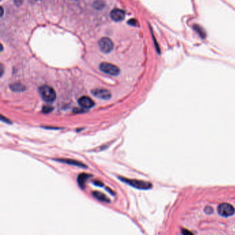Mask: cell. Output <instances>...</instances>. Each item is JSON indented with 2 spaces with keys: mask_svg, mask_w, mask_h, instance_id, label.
<instances>
[{
  "mask_svg": "<svg viewBox=\"0 0 235 235\" xmlns=\"http://www.w3.org/2000/svg\"><path fill=\"white\" fill-rule=\"evenodd\" d=\"M39 92L45 102L51 103L56 99V93L54 89L48 86H42L39 88Z\"/></svg>",
  "mask_w": 235,
  "mask_h": 235,
  "instance_id": "obj_1",
  "label": "cell"
},
{
  "mask_svg": "<svg viewBox=\"0 0 235 235\" xmlns=\"http://www.w3.org/2000/svg\"><path fill=\"white\" fill-rule=\"evenodd\" d=\"M120 179L124 182L130 185V186L135 188L139 190H148L152 188V184L146 181L137 180V179H126L123 177H120Z\"/></svg>",
  "mask_w": 235,
  "mask_h": 235,
  "instance_id": "obj_2",
  "label": "cell"
},
{
  "mask_svg": "<svg viewBox=\"0 0 235 235\" xmlns=\"http://www.w3.org/2000/svg\"><path fill=\"white\" fill-rule=\"evenodd\" d=\"M99 68L103 73L106 74L112 75V76H116L118 75L120 73V70L117 66H116L107 63V62H103L99 65Z\"/></svg>",
  "mask_w": 235,
  "mask_h": 235,
  "instance_id": "obj_3",
  "label": "cell"
},
{
  "mask_svg": "<svg viewBox=\"0 0 235 235\" xmlns=\"http://www.w3.org/2000/svg\"><path fill=\"white\" fill-rule=\"evenodd\" d=\"M218 213L222 217H228L233 215L235 212L234 207L228 203H221L217 208Z\"/></svg>",
  "mask_w": 235,
  "mask_h": 235,
  "instance_id": "obj_4",
  "label": "cell"
},
{
  "mask_svg": "<svg viewBox=\"0 0 235 235\" xmlns=\"http://www.w3.org/2000/svg\"><path fill=\"white\" fill-rule=\"evenodd\" d=\"M99 46L103 52L108 53L113 48V43L108 37H103L99 40Z\"/></svg>",
  "mask_w": 235,
  "mask_h": 235,
  "instance_id": "obj_5",
  "label": "cell"
},
{
  "mask_svg": "<svg viewBox=\"0 0 235 235\" xmlns=\"http://www.w3.org/2000/svg\"><path fill=\"white\" fill-rule=\"evenodd\" d=\"M92 94L97 98L108 100L111 97V93L109 90L103 88H97L92 90Z\"/></svg>",
  "mask_w": 235,
  "mask_h": 235,
  "instance_id": "obj_6",
  "label": "cell"
},
{
  "mask_svg": "<svg viewBox=\"0 0 235 235\" xmlns=\"http://www.w3.org/2000/svg\"><path fill=\"white\" fill-rule=\"evenodd\" d=\"M78 102H79V104L81 107L84 108H90L93 107L94 105H95V102L93 101V99L87 96L81 97L78 100Z\"/></svg>",
  "mask_w": 235,
  "mask_h": 235,
  "instance_id": "obj_7",
  "label": "cell"
},
{
  "mask_svg": "<svg viewBox=\"0 0 235 235\" xmlns=\"http://www.w3.org/2000/svg\"><path fill=\"white\" fill-rule=\"evenodd\" d=\"M125 12L121 9H114L111 12V17L115 21H121L125 18Z\"/></svg>",
  "mask_w": 235,
  "mask_h": 235,
  "instance_id": "obj_8",
  "label": "cell"
},
{
  "mask_svg": "<svg viewBox=\"0 0 235 235\" xmlns=\"http://www.w3.org/2000/svg\"><path fill=\"white\" fill-rule=\"evenodd\" d=\"M56 161L64 163V164H66L72 165H75V166L81 167V168H86V165L82 164L81 162H79L76 160H73V159H56Z\"/></svg>",
  "mask_w": 235,
  "mask_h": 235,
  "instance_id": "obj_9",
  "label": "cell"
},
{
  "mask_svg": "<svg viewBox=\"0 0 235 235\" xmlns=\"http://www.w3.org/2000/svg\"><path fill=\"white\" fill-rule=\"evenodd\" d=\"M91 177H92V175L88 174L86 173H81L79 176H78L77 182L81 189L85 188V184H86V181Z\"/></svg>",
  "mask_w": 235,
  "mask_h": 235,
  "instance_id": "obj_10",
  "label": "cell"
},
{
  "mask_svg": "<svg viewBox=\"0 0 235 235\" xmlns=\"http://www.w3.org/2000/svg\"><path fill=\"white\" fill-rule=\"evenodd\" d=\"M92 194H93V195L94 197H95V198L99 200V201H101L102 202H106V203L111 202V200H110L108 198V197H106L104 195V194H103L102 192H97V191H95V192H93Z\"/></svg>",
  "mask_w": 235,
  "mask_h": 235,
  "instance_id": "obj_11",
  "label": "cell"
},
{
  "mask_svg": "<svg viewBox=\"0 0 235 235\" xmlns=\"http://www.w3.org/2000/svg\"><path fill=\"white\" fill-rule=\"evenodd\" d=\"M11 88L13 90V91H16V92H21V91H23L24 90H25L24 86L20 84H12V85L11 86Z\"/></svg>",
  "mask_w": 235,
  "mask_h": 235,
  "instance_id": "obj_12",
  "label": "cell"
},
{
  "mask_svg": "<svg viewBox=\"0 0 235 235\" xmlns=\"http://www.w3.org/2000/svg\"><path fill=\"white\" fill-rule=\"evenodd\" d=\"M53 107L51 106H44L42 108V112L45 114H48L53 111Z\"/></svg>",
  "mask_w": 235,
  "mask_h": 235,
  "instance_id": "obj_13",
  "label": "cell"
},
{
  "mask_svg": "<svg viewBox=\"0 0 235 235\" xmlns=\"http://www.w3.org/2000/svg\"><path fill=\"white\" fill-rule=\"evenodd\" d=\"M103 5H104V4L102 2V1H97L95 4H94V6H95V7L98 8V9H101L103 7Z\"/></svg>",
  "mask_w": 235,
  "mask_h": 235,
  "instance_id": "obj_14",
  "label": "cell"
},
{
  "mask_svg": "<svg viewBox=\"0 0 235 235\" xmlns=\"http://www.w3.org/2000/svg\"><path fill=\"white\" fill-rule=\"evenodd\" d=\"M205 212L206 213H207V214H212V213L213 212V210L211 207L208 206V207H206V208H205Z\"/></svg>",
  "mask_w": 235,
  "mask_h": 235,
  "instance_id": "obj_15",
  "label": "cell"
},
{
  "mask_svg": "<svg viewBox=\"0 0 235 235\" xmlns=\"http://www.w3.org/2000/svg\"><path fill=\"white\" fill-rule=\"evenodd\" d=\"M93 183L96 186H99V187H103V184L102 182H101V181H93Z\"/></svg>",
  "mask_w": 235,
  "mask_h": 235,
  "instance_id": "obj_16",
  "label": "cell"
},
{
  "mask_svg": "<svg viewBox=\"0 0 235 235\" xmlns=\"http://www.w3.org/2000/svg\"><path fill=\"white\" fill-rule=\"evenodd\" d=\"M1 120L3 121H4V122H6V123H8V124H11V122L10 121L8 120L7 118H4V117H3L2 115L1 116Z\"/></svg>",
  "mask_w": 235,
  "mask_h": 235,
  "instance_id": "obj_17",
  "label": "cell"
},
{
  "mask_svg": "<svg viewBox=\"0 0 235 235\" xmlns=\"http://www.w3.org/2000/svg\"><path fill=\"white\" fill-rule=\"evenodd\" d=\"M130 21V22H132V23H130L131 25H135L136 24V21L135 20H130L129 21Z\"/></svg>",
  "mask_w": 235,
  "mask_h": 235,
  "instance_id": "obj_18",
  "label": "cell"
}]
</instances>
